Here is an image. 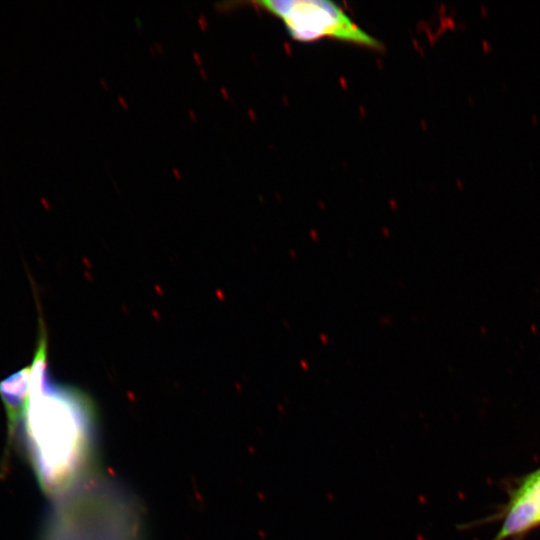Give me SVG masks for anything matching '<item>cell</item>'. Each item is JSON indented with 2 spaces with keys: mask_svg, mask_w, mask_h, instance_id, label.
<instances>
[{
  "mask_svg": "<svg viewBox=\"0 0 540 540\" xmlns=\"http://www.w3.org/2000/svg\"><path fill=\"white\" fill-rule=\"evenodd\" d=\"M540 470V469H539Z\"/></svg>",
  "mask_w": 540,
  "mask_h": 540,
  "instance_id": "8992f818",
  "label": "cell"
},
{
  "mask_svg": "<svg viewBox=\"0 0 540 540\" xmlns=\"http://www.w3.org/2000/svg\"><path fill=\"white\" fill-rule=\"evenodd\" d=\"M96 426V408L86 392L54 382L50 373L29 377L28 399L13 431L19 429L46 493L60 498L88 483Z\"/></svg>",
  "mask_w": 540,
  "mask_h": 540,
  "instance_id": "6da1fadb",
  "label": "cell"
},
{
  "mask_svg": "<svg viewBox=\"0 0 540 540\" xmlns=\"http://www.w3.org/2000/svg\"><path fill=\"white\" fill-rule=\"evenodd\" d=\"M540 525V470L529 474L514 491L499 532L493 540L520 536Z\"/></svg>",
  "mask_w": 540,
  "mask_h": 540,
  "instance_id": "277c9868",
  "label": "cell"
},
{
  "mask_svg": "<svg viewBox=\"0 0 540 540\" xmlns=\"http://www.w3.org/2000/svg\"><path fill=\"white\" fill-rule=\"evenodd\" d=\"M256 6L282 21L289 36L300 42L329 38L373 50L382 43L359 27L337 4L325 0H265Z\"/></svg>",
  "mask_w": 540,
  "mask_h": 540,
  "instance_id": "3957f363",
  "label": "cell"
},
{
  "mask_svg": "<svg viewBox=\"0 0 540 540\" xmlns=\"http://www.w3.org/2000/svg\"><path fill=\"white\" fill-rule=\"evenodd\" d=\"M29 395V365L0 382V396L4 403L10 429H15Z\"/></svg>",
  "mask_w": 540,
  "mask_h": 540,
  "instance_id": "5b68a950",
  "label": "cell"
},
{
  "mask_svg": "<svg viewBox=\"0 0 540 540\" xmlns=\"http://www.w3.org/2000/svg\"><path fill=\"white\" fill-rule=\"evenodd\" d=\"M43 540H140L138 513L120 490L87 483L62 497Z\"/></svg>",
  "mask_w": 540,
  "mask_h": 540,
  "instance_id": "7a4b0ae2",
  "label": "cell"
}]
</instances>
